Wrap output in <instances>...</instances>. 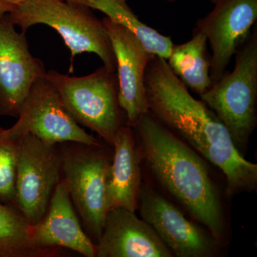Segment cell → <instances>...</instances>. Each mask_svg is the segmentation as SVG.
<instances>
[{"label": "cell", "instance_id": "5bb4252c", "mask_svg": "<svg viewBox=\"0 0 257 257\" xmlns=\"http://www.w3.org/2000/svg\"><path fill=\"white\" fill-rule=\"evenodd\" d=\"M31 236L35 246L41 249L68 248L86 257H96V243L83 231L63 178L56 187L46 214L32 225Z\"/></svg>", "mask_w": 257, "mask_h": 257}, {"label": "cell", "instance_id": "d6986e66", "mask_svg": "<svg viewBox=\"0 0 257 257\" xmlns=\"http://www.w3.org/2000/svg\"><path fill=\"white\" fill-rule=\"evenodd\" d=\"M19 141L0 127V203L15 207V180Z\"/></svg>", "mask_w": 257, "mask_h": 257}, {"label": "cell", "instance_id": "603a6c76", "mask_svg": "<svg viewBox=\"0 0 257 257\" xmlns=\"http://www.w3.org/2000/svg\"><path fill=\"white\" fill-rule=\"evenodd\" d=\"M163 1L167 2V3H175V2L178 1V0H163Z\"/></svg>", "mask_w": 257, "mask_h": 257}, {"label": "cell", "instance_id": "4fadbf2b", "mask_svg": "<svg viewBox=\"0 0 257 257\" xmlns=\"http://www.w3.org/2000/svg\"><path fill=\"white\" fill-rule=\"evenodd\" d=\"M96 257H171L173 253L135 211L116 207L106 214Z\"/></svg>", "mask_w": 257, "mask_h": 257}, {"label": "cell", "instance_id": "44dd1931", "mask_svg": "<svg viewBox=\"0 0 257 257\" xmlns=\"http://www.w3.org/2000/svg\"><path fill=\"white\" fill-rule=\"evenodd\" d=\"M8 1H9L10 3H11L12 4L14 5L15 6H17V5L22 4V3L28 1V0H8Z\"/></svg>", "mask_w": 257, "mask_h": 257}, {"label": "cell", "instance_id": "3957f363", "mask_svg": "<svg viewBox=\"0 0 257 257\" xmlns=\"http://www.w3.org/2000/svg\"><path fill=\"white\" fill-rule=\"evenodd\" d=\"M8 15L25 33L40 24L53 28L70 50L72 60L84 52L94 53L103 66L116 72V57L107 30L88 7L66 0H28Z\"/></svg>", "mask_w": 257, "mask_h": 257}, {"label": "cell", "instance_id": "9a60e30c", "mask_svg": "<svg viewBox=\"0 0 257 257\" xmlns=\"http://www.w3.org/2000/svg\"><path fill=\"white\" fill-rule=\"evenodd\" d=\"M114 156L106 186L108 211L124 207L135 211L141 188V155L135 144L133 128L124 125L113 140Z\"/></svg>", "mask_w": 257, "mask_h": 257}, {"label": "cell", "instance_id": "30bf717a", "mask_svg": "<svg viewBox=\"0 0 257 257\" xmlns=\"http://www.w3.org/2000/svg\"><path fill=\"white\" fill-rule=\"evenodd\" d=\"M46 72L25 32L15 30L8 14L0 16V116L18 118L32 84Z\"/></svg>", "mask_w": 257, "mask_h": 257}, {"label": "cell", "instance_id": "7c38bea8", "mask_svg": "<svg viewBox=\"0 0 257 257\" xmlns=\"http://www.w3.org/2000/svg\"><path fill=\"white\" fill-rule=\"evenodd\" d=\"M102 21L116 57L119 106L124 111L126 125L133 128L143 115L149 112L145 72L149 62L155 55L122 25L106 17Z\"/></svg>", "mask_w": 257, "mask_h": 257}, {"label": "cell", "instance_id": "7a4b0ae2", "mask_svg": "<svg viewBox=\"0 0 257 257\" xmlns=\"http://www.w3.org/2000/svg\"><path fill=\"white\" fill-rule=\"evenodd\" d=\"M133 128L159 183L220 242L225 233L222 204L202 159L150 111Z\"/></svg>", "mask_w": 257, "mask_h": 257}, {"label": "cell", "instance_id": "ba28073f", "mask_svg": "<svg viewBox=\"0 0 257 257\" xmlns=\"http://www.w3.org/2000/svg\"><path fill=\"white\" fill-rule=\"evenodd\" d=\"M18 119L8 128L10 136L17 141L30 133L52 145L67 142L101 145L69 114L58 92L45 76L32 84Z\"/></svg>", "mask_w": 257, "mask_h": 257}, {"label": "cell", "instance_id": "9c48e42d", "mask_svg": "<svg viewBox=\"0 0 257 257\" xmlns=\"http://www.w3.org/2000/svg\"><path fill=\"white\" fill-rule=\"evenodd\" d=\"M138 208L142 219L152 226L175 256H215L219 241L188 220L174 204L151 187L141 186Z\"/></svg>", "mask_w": 257, "mask_h": 257}, {"label": "cell", "instance_id": "52a82bcc", "mask_svg": "<svg viewBox=\"0 0 257 257\" xmlns=\"http://www.w3.org/2000/svg\"><path fill=\"white\" fill-rule=\"evenodd\" d=\"M62 179L58 145L28 133L19 141L15 207L30 225L46 214L51 198Z\"/></svg>", "mask_w": 257, "mask_h": 257}, {"label": "cell", "instance_id": "8fae6325", "mask_svg": "<svg viewBox=\"0 0 257 257\" xmlns=\"http://www.w3.org/2000/svg\"><path fill=\"white\" fill-rule=\"evenodd\" d=\"M257 0H221L195 28L204 33L211 50V85L218 82L239 47L256 25Z\"/></svg>", "mask_w": 257, "mask_h": 257}, {"label": "cell", "instance_id": "e0dca14e", "mask_svg": "<svg viewBox=\"0 0 257 257\" xmlns=\"http://www.w3.org/2000/svg\"><path fill=\"white\" fill-rule=\"evenodd\" d=\"M84 5L104 13L111 21L122 25L138 37L154 55L167 60L174 43L170 37L162 35L143 23L128 6L127 0H66Z\"/></svg>", "mask_w": 257, "mask_h": 257}, {"label": "cell", "instance_id": "277c9868", "mask_svg": "<svg viewBox=\"0 0 257 257\" xmlns=\"http://www.w3.org/2000/svg\"><path fill=\"white\" fill-rule=\"evenodd\" d=\"M232 72L200 95L224 124L241 152L256 124L257 26L234 55Z\"/></svg>", "mask_w": 257, "mask_h": 257}, {"label": "cell", "instance_id": "ffe728a7", "mask_svg": "<svg viewBox=\"0 0 257 257\" xmlns=\"http://www.w3.org/2000/svg\"><path fill=\"white\" fill-rule=\"evenodd\" d=\"M15 8V5L10 3L8 0H0V16L9 14Z\"/></svg>", "mask_w": 257, "mask_h": 257}, {"label": "cell", "instance_id": "ac0fdd59", "mask_svg": "<svg viewBox=\"0 0 257 257\" xmlns=\"http://www.w3.org/2000/svg\"><path fill=\"white\" fill-rule=\"evenodd\" d=\"M32 225L14 205L0 203V257H51L60 249L44 250L32 241Z\"/></svg>", "mask_w": 257, "mask_h": 257}, {"label": "cell", "instance_id": "6da1fadb", "mask_svg": "<svg viewBox=\"0 0 257 257\" xmlns=\"http://www.w3.org/2000/svg\"><path fill=\"white\" fill-rule=\"evenodd\" d=\"M145 85L149 111L222 172L229 194L256 189L257 165L243 157L215 113L189 93L167 60L152 59Z\"/></svg>", "mask_w": 257, "mask_h": 257}, {"label": "cell", "instance_id": "7402d4cb", "mask_svg": "<svg viewBox=\"0 0 257 257\" xmlns=\"http://www.w3.org/2000/svg\"><path fill=\"white\" fill-rule=\"evenodd\" d=\"M209 1L211 2L212 4L215 5L216 3H219V2H220L221 0H209Z\"/></svg>", "mask_w": 257, "mask_h": 257}, {"label": "cell", "instance_id": "5b68a950", "mask_svg": "<svg viewBox=\"0 0 257 257\" xmlns=\"http://www.w3.org/2000/svg\"><path fill=\"white\" fill-rule=\"evenodd\" d=\"M45 77L74 120L111 146L119 128L126 125L118 100L116 72L103 66L87 76L71 77L52 69Z\"/></svg>", "mask_w": 257, "mask_h": 257}, {"label": "cell", "instance_id": "8992f818", "mask_svg": "<svg viewBox=\"0 0 257 257\" xmlns=\"http://www.w3.org/2000/svg\"><path fill=\"white\" fill-rule=\"evenodd\" d=\"M62 178L89 237L97 242L106 214V186L111 161L101 145L67 142L58 144Z\"/></svg>", "mask_w": 257, "mask_h": 257}, {"label": "cell", "instance_id": "2e32d148", "mask_svg": "<svg viewBox=\"0 0 257 257\" xmlns=\"http://www.w3.org/2000/svg\"><path fill=\"white\" fill-rule=\"evenodd\" d=\"M167 62L179 80L199 96L211 87V55L207 38L199 29H194L188 42L174 44Z\"/></svg>", "mask_w": 257, "mask_h": 257}]
</instances>
